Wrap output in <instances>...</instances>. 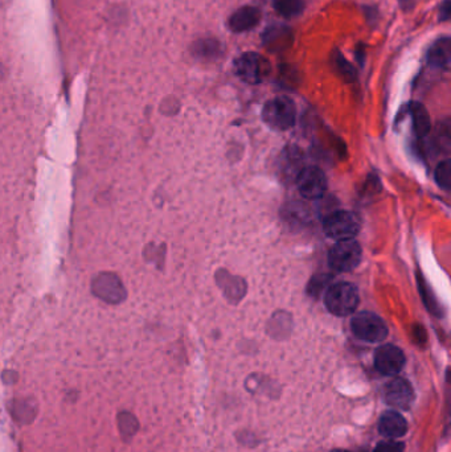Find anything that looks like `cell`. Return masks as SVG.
Returning a JSON list of instances; mask_svg holds the SVG:
<instances>
[{
    "label": "cell",
    "mask_w": 451,
    "mask_h": 452,
    "mask_svg": "<svg viewBox=\"0 0 451 452\" xmlns=\"http://www.w3.org/2000/svg\"><path fill=\"white\" fill-rule=\"evenodd\" d=\"M326 306L328 311L336 316L351 315L358 308V288L347 282L332 284L327 291Z\"/></svg>",
    "instance_id": "1"
},
{
    "label": "cell",
    "mask_w": 451,
    "mask_h": 452,
    "mask_svg": "<svg viewBox=\"0 0 451 452\" xmlns=\"http://www.w3.org/2000/svg\"><path fill=\"white\" fill-rule=\"evenodd\" d=\"M296 104L289 97H276L266 102L262 118L274 130L286 131L296 125Z\"/></svg>",
    "instance_id": "2"
},
{
    "label": "cell",
    "mask_w": 451,
    "mask_h": 452,
    "mask_svg": "<svg viewBox=\"0 0 451 452\" xmlns=\"http://www.w3.org/2000/svg\"><path fill=\"white\" fill-rule=\"evenodd\" d=\"M92 293L99 300L110 306L124 303L127 297L125 284L118 274L113 271H101L94 275L92 281Z\"/></svg>",
    "instance_id": "3"
},
{
    "label": "cell",
    "mask_w": 451,
    "mask_h": 452,
    "mask_svg": "<svg viewBox=\"0 0 451 452\" xmlns=\"http://www.w3.org/2000/svg\"><path fill=\"white\" fill-rule=\"evenodd\" d=\"M354 335L368 343H380L388 336V327L381 317L372 312H360L351 322Z\"/></svg>",
    "instance_id": "4"
},
{
    "label": "cell",
    "mask_w": 451,
    "mask_h": 452,
    "mask_svg": "<svg viewBox=\"0 0 451 452\" xmlns=\"http://www.w3.org/2000/svg\"><path fill=\"white\" fill-rule=\"evenodd\" d=\"M361 262V248L354 239L338 241L329 250L328 264L339 273H348L356 268Z\"/></svg>",
    "instance_id": "5"
},
{
    "label": "cell",
    "mask_w": 451,
    "mask_h": 452,
    "mask_svg": "<svg viewBox=\"0 0 451 452\" xmlns=\"http://www.w3.org/2000/svg\"><path fill=\"white\" fill-rule=\"evenodd\" d=\"M325 233L336 241L352 239L360 230V222L352 212L338 210L327 216L325 219Z\"/></svg>",
    "instance_id": "6"
},
{
    "label": "cell",
    "mask_w": 451,
    "mask_h": 452,
    "mask_svg": "<svg viewBox=\"0 0 451 452\" xmlns=\"http://www.w3.org/2000/svg\"><path fill=\"white\" fill-rule=\"evenodd\" d=\"M237 76L247 83L257 85L264 81L270 72V65L264 56L249 52L242 55L234 63Z\"/></svg>",
    "instance_id": "7"
},
{
    "label": "cell",
    "mask_w": 451,
    "mask_h": 452,
    "mask_svg": "<svg viewBox=\"0 0 451 452\" xmlns=\"http://www.w3.org/2000/svg\"><path fill=\"white\" fill-rule=\"evenodd\" d=\"M296 186L299 193L309 200L320 199L327 189L325 172L318 167H307L298 173Z\"/></svg>",
    "instance_id": "8"
},
{
    "label": "cell",
    "mask_w": 451,
    "mask_h": 452,
    "mask_svg": "<svg viewBox=\"0 0 451 452\" xmlns=\"http://www.w3.org/2000/svg\"><path fill=\"white\" fill-rule=\"evenodd\" d=\"M376 369L385 375H394L404 368L405 356L403 351L394 345H383L374 353Z\"/></svg>",
    "instance_id": "9"
},
{
    "label": "cell",
    "mask_w": 451,
    "mask_h": 452,
    "mask_svg": "<svg viewBox=\"0 0 451 452\" xmlns=\"http://www.w3.org/2000/svg\"><path fill=\"white\" fill-rule=\"evenodd\" d=\"M384 395H385L387 404L392 407L399 409V410L409 409L413 402V398H414L412 386L403 378L392 380L385 386Z\"/></svg>",
    "instance_id": "10"
},
{
    "label": "cell",
    "mask_w": 451,
    "mask_h": 452,
    "mask_svg": "<svg viewBox=\"0 0 451 452\" xmlns=\"http://www.w3.org/2000/svg\"><path fill=\"white\" fill-rule=\"evenodd\" d=\"M261 12L254 7H242L229 17L228 26L233 32H247L258 26Z\"/></svg>",
    "instance_id": "11"
},
{
    "label": "cell",
    "mask_w": 451,
    "mask_h": 452,
    "mask_svg": "<svg viewBox=\"0 0 451 452\" xmlns=\"http://www.w3.org/2000/svg\"><path fill=\"white\" fill-rule=\"evenodd\" d=\"M378 430L383 435L392 438V439L404 437L405 433L407 430V423L401 414H399L396 411H387L385 414H383V417L380 420Z\"/></svg>",
    "instance_id": "12"
},
{
    "label": "cell",
    "mask_w": 451,
    "mask_h": 452,
    "mask_svg": "<svg viewBox=\"0 0 451 452\" xmlns=\"http://www.w3.org/2000/svg\"><path fill=\"white\" fill-rule=\"evenodd\" d=\"M429 63L438 69L448 70L450 66L451 47L449 37H443L434 43L428 55Z\"/></svg>",
    "instance_id": "13"
},
{
    "label": "cell",
    "mask_w": 451,
    "mask_h": 452,
    "mask_svg": "<svg viewBox=\"0 0 451 452\" xmlns=\"http://www.w3.org/2000/svg\"><path fill=\"white\" fill-rule=\"evenodd\" d=\"M410 111H412V118H413V126H414L416 134L420 138L426 137L430 131V117L425 109V106L421 104H412Z\"/></svg>",
    "instance_id": "14"
},
{
    "label": "cell",
    "mask_w": 451,
    "mask_h": 452,
    "mask_svg": "<svg viewBox=\"0 0 451 452\" xmlns=\"http://www.w3.org/2000/svg\"><path fill=\"white\" fill-rule=\"evenodd\" d=\"M274 8L280 15L293 17L302 12L303 3L302 0H274Z\"/></svg>",
    "instance_id": "15"
},
{
    "label": "cell",
    "mask_w": 451,
    "mask_h": 452,
    "mask_svg": "<svg viewBox=\"0 0 451 452\" xmlns=\"http://www.w3.org/2000/svg\"><path fill=\"white\" fill-rule=\"evenodd\" d=\"M436 184L443 189H450L451 163L450 160H443L438 164L436 170Z\"/></svg>",
    "instance_id": "16"
},
{
    "label": "cell",
    "mask_w": 451,
    "mask_h": 452,
    "mask_svg": "<svg viewBox=\"0 0 451 452\" xmlns=\"http://www.w3.org/2000/svg\"><path fill=\"white\" fill-rule=\"evenodd\" d=\"M118 420H119V427H121L122 434H126V435L135 434V431L138 429V423H137V420L131 414L122 413Z\"/></svg>",
    "instance_id": "17"
},
{
    "label": "cell",
    "mask_w": 451,
    "mask_h": 452,
    "mask_svg": "<svg viewBox=\"0 0 451 452\" xmlns=\"http://www.w3.org/2000/svg\"><path fill=\"white\" fill-rule=\"evenodd\" d=\"M404 443L397 440H384L376 446L374 452H404Z\"/></svg>",
    "instance_id": "18"
},
{
    "label": "cell",
    "mask_w": 451,
    "mask_h": 452,
    "mask_svg": "<svg viewBox=\"0 0 451 452\" xmlns=\"http://www.w3.org/2000/svg\"><path fill=\"white\" fill-rule=\"evenodd\" d=\"M450 17V0H445L441 6V20L446 21Z\"/></svg>",
    "instance_id": "19"
},
{
    "label": "cell",
    "mask_w": 451,
    "mask_h": 452,
    "mask_svg": "<svg viewBox=\"0 0 451 452\" xmlns=\"http://www.w3.org/2000/svg\"><path fill=\"white\" fill-rule=\"evenodd\" d=\"M332 452H348V451H344V450H335V451Z\"/></svg>",
    "instance_id": "20"
}]
</instances>
